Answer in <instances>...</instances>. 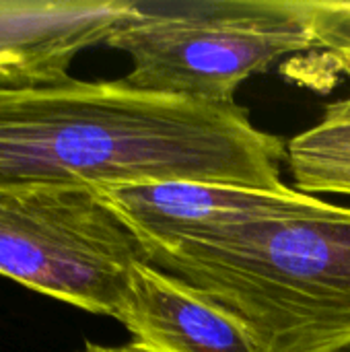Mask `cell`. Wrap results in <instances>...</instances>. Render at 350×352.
Instances as JSON below:
<instances>
[{
	"instance_id": "1",
	"label": "cell",
	"mask_w": 350,
	"mask_h": 352,
	"mask_svg": "<svg viewBox=\"0 0 350 352\" xmlns=\"http://www.w3.org/2000/svg\"><path fill=\"white\" fill-rule=\"evenodd\" d=\"M287 142L237 103L120 80L0 89V188L202 182L285 190Z\"/></svg>"
},
{
	"instance_id": "2",
	"label": "cell",
	"mask_w": 350,
	"mask_h": 352,
	"mask_svg": "<svg viewBox=\"0 0 350 352\" xmlns=\"http://www.w3.org/2000/svg\"><path fill=\"white\" fill-rule=\"evenodd\" d=\"M243 322L260 352H350V208L146 250Z\"/></svg>"
},
{
	"instance_id": "3",
	"label": "cell",
	"mask_w": 350,
	"mask_h": 352,
	"mask_svg": "<svg viewBox=\"0 0 350 352\" xmlns=\"http://www.w3.org/2000/svg\"><path fill=\"white\" fill-rule=\"evenodd\" d=\"M105 45L130 58L136 89L235 103L250 76L320 41L309 0H130Z\"/></svg>"
},
{
	"instance_id": "4",
	"label": "cell",
	"mask_w": 350,
	"mask_h": 352,
	"mask_svg": "<svg viewBox=\"0 0 350 352\" xmlns=\"http://www.w3.org/2000/svg\"><path fill=\"white\" fill-rule=\"evenodd\" d=\"M136 235L89 188H0V274L83 311L120 320Z\"/></svg>"
},
{
	"instance_id": "5",
	"label": "cell",
	"mask_w": 350,
	"mask_h": 352,
	"mask_svg": "<svg viewBox=\"0 0 350 352\" xmlns=\"http://www.w3.org/2000/svg\"><path fill=\"white\" fill-rule=\"evenodd\" d=\"M101 202L151 248L212 237L260 221L311 214L328 206L295 188L260 190L202 182H159L97 188Z\"/></svg>"
},
{
	"instance_id": "6",
	"label": "cell",
	"mask_w": 350,
	"mask_h": 352,
	"mask_svg": "<svg viewBox=\"0 0 350 352\" xmlns=\"http://www.w3.org/2000/svg\"><path fill=\"white\" fill-rule=\"evenodd\" d=\"M130 0H0V89L68 78L72 60L107 43Z\"/></svg>"
},
{
	"instance_id": "7",
	"label": "cell",
	"mask_w": 350,
	"mask_h": 352,
	"mask_svg": "<svg viewBox=\"0 0 350 352\" xmlns=\"http://www.w3.org/2000/svg\"><path fill=\"white\" fill-rule=\"evenodd\" d=\"M118 322L142 352H260L229 309L149 260L134 268Z\"/></svg>"
},
{
	"instance_id": "8",
	"label": "cell",
	"mask_w": 350,
	"mask_h": 352,
	"mask_svg": "<svg viewBox=\"0 0 350 352\" xmlns=\"http://www.w3.org/2000/svg\"><path fill=\"white\" fill-rule=\"evenodd\" d=\"M322 50L350 80V12L342 0H309ZM295 190L309 196H350V91L324 105L322 120L287 142Z\"/></svg>"
},
{
	"instance_id": "9",
	"label": "cell",
	"mask_w": 350,
	"mask_h": 352,
	"mask_svg": "<svg viewBox=\"0 0 350 352\" xmlns=\"http://www.w3.org/2000/svg\"><path fill=\"white\" fill-rule=\"evenodd\" d=\"M78 352H142L140 349H136L132 342L128 344H120V346H105V344H85V349Z\"/></svg>"
},
{
	"instance_id": "10",
	"label": "cell",
	"mask_w": 350,
	"mask_h": 352,
	"mask_svg": "<svg viewBox=\"0 0 350 352\" xmlns=\"http://www.w3.org/2000/svg\"><path fill=\"white\" fill-rule=\"evenodd\" d=\"M349 8H350V0H349Z\"/></svg>"
}]
</instances>
